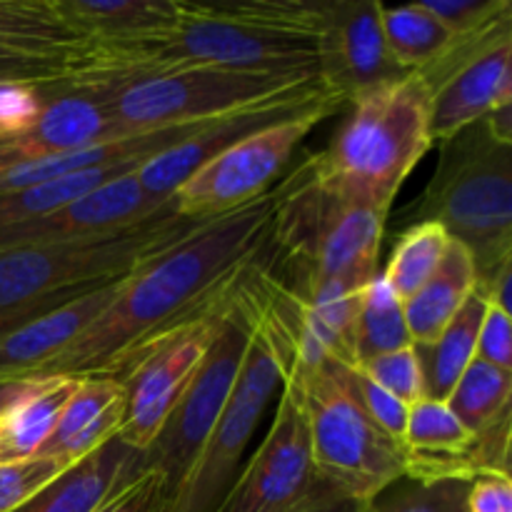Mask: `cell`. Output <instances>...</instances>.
<instances>
[{
  "label": "cell",
  "instance_id": "6da1fadb",
  "mask_svg": "<svg viewBox=\"0 0 512 512\" xmlns=\"http://www.w3.org/2000/svg\"><path fill=\"white\" fill-rule=\"evenodd\" d=\"M280 185L208 218L125 280L113 303L40 373L118 375L140 348L215 303L268 240Z\"/></svg>",
  "mask_w": 512,
  "mask_h": 512
},
{
  "label": "cell",
  "instance_id": "7a4b0ae2",
  "mask_svg": "<svg viewBox=\"0 0 512 512\" xmlns=\"http://www.w3.org/2000/svg\"><path fill=\"white\" fill-rule=\"evenodd\" d=\"M388 210L345 198L320 183L308 160L280 183L258 268L295 303L363 293L378 275Z\"/></svg>",
  "mask_w": 512,
  "mask_h": 512
},
{
  "label": "cell",
  "instance_id": "3957f363",
  "mask_svg": "<svg viewBox=\"0 0 512 512\" xmlns=\"http://www.w3.org/2000/svg\"><path fill=\"white\" fill-rule=\"evenodd\" d=\"M255 260V258H253ZM253 260L235 280V295L250 320V343L228 405L183 483L170 495L165 512H220L240 475L243 455L270 400L283 385L295 358V335Z\"/></svg>",
  "mask_w": 512,
  "mask_h": 512
},
{
  "label": "cell",
  "instance_id": "277c9868",
  "mask_svg": "<svg viewBox=\"0 0 512 512\" xmlns=\"http://www.w3.org/2000/svg\"><path fill=\"white\" fill-rule=\"evenodd\" d=\"M350 108L333 143L308 165L320 183L345 198L390 213L398 190L433 145L430 88L423 75L410 73Z\"/></svg>",
  "mask_w": 512,
  "mask_h": 512
},
{
  "label": "cell",
  "instance_id": "5b68a950",
  "mask_svg": "<svg viewBox=\"0 0 512 512\" xmlns=\"http://www.w3.org/2000/svg\"><path fill=\"white\" fill-rule=\"evenodd\" d=\"M405 225L438 223L470 250L475 285L512 263V143L478 120L440 143L433 180L418 205L403 213Z\"/></svg>",
  "mask_w": 512,
  "mask_h": 512
},
{
  "label": "cell",
  "instance_id": "8992f818",
  "mask_svg": "<svg viewBox=\"0 0 512 512\" xmlns=\"http://www.w3.org/2000/svg\"><path fill=\"white\" fill-rule=\"evenodd\" d=\"M208 218H185L173 198L140 223L105 233L75 235L53 243L0 253V313L125 278L165 250L183 243Z\"/></svg>",
  "mask_w": 512,
  "mask_h": 512
},
{
  "label": "cell",
  "instance_id": "52a82bcc",
  "mask_svg": "<svg viewBox=\"0 0 512 512\" xmlns=\"http://www.w3.org/2000/svg\"><path fill=\"white\" fill-rule=\"evenodd\" d=\"M98 90L110 113L130 133L208 123L275 98L318 88V73H258V70L173 65L108 78H68Z\"/></svg>",
  "mask_w": 512,
  "mask_h": 512
},
{
  "label": "cell",
  "instance_id": "ba28073f",
  "mask_svg": "<svg viewBox=\"0 0 512 512\" xmlns=\"http://www.w3.org/2000/svg\"><path fill=\"white\" fill-rule=\"evenodd\" d=\"M303 390L315 475L358 503L405 478V450L370 420L353 370L333 358L293 360Z\"/></svg>",
  "mask_w": 512,
  "mask_h": 512
},
{
  "label": "cell",
  "instance_id": "9c48e42d",
  "mask_svg": "<svg viewBox=\"0 0 512 512\" xmlns=\"http://www.w3.org/2000/svg\"><path fill=\"white\" fill-rule=\"evenodd\" d=\"M248 343L250 320L235 295L233 283L228 308H225L218 335H215L203 365L190 380L188 390L178 400L173 413L168 415L160 433L143 453V473L145 470L158 473L170 495L183 483L190 465L203 450L205 440L218 425L230 393H233L235 380H238Z\"/></svg>",
  "mask_w": 512,
  "mask_h": 512
},
{
  "label": "cell",
  "instance_id": "30bf717a",
  "mask_svg": "<svg viewBox=\"0 0 512 512\" xmlns=\"http://www.w3.org/2000/svg\"><path fill=\"white\" fill-rule=\"evenodd\" d=\"M230 288L203 313L150 340L118 370V375H110L125 388V420L118 430L120 443L138 453H145L153 443L218 335Z\"/></svg>",
  "mask_w": 512,
  "mask_h": 512
},
{
  "label": "cell",
  "instance_id": "8fae6325",
  "mask_svg": "<svg viewBox=\"0 0 512 512\" xmlns=\"http://www.w3.org/2000/svg\"><path fill=\"white\" fill-rule=\"evenodd\" d=\"M153 70L173 65L258 70V73H318L315 38L283 33L240 20L220 5L183 3V18L150 58Z\"/></svg>",
  "mask_w": 512,
  "mask_h": 512
},
{
  "label": "cell",
  "instance_id": "7c38bea8",
  "mask_svg": "<svg viewBox=\"0 0 512 512\" xmlns=\"http://www.w3.org/2000/svg\"><path fill=\"white\" fill-rule=\"evenodd\" d=\"M338 110H343V105H325L295 120L258 130L218 153L175 190V210L185 218H215L265 195L273 180L288 168L295 148L308 138L310 130Z\"/></svg>",
  "mask_w": 512,
  "mask_h": 512
},
{
  "label": "cell",
  "instance_id": "4fadbf2b",
  "mask_svg": "<svg viewBox=\"0 0 512 512\" xmlns=\"http://www.w3.org/2000/svg\"><path fill=\"white\" fill-rule=\"evenodd\" d=\"M420 75L430 88V138L445 143L512 103V18L460 38Z\"/></svg>",
  "mask_w": 512,
  "mask_h": 512
},
{
  "label": "cell",
  "instance_id": "5bb4252c",
  "mask_svg": "<svg viewBox=\"0 0 512 512\" xmlns=\"http://www.w3.org/2000/svg\"><path fill=\"white\" fill-rule=\"evenodd\" d=\"M293 360L283 375L273 425L248 465L240 468L238 480L220 512H288L313 485L310 430Z\"/></svg>",
  "mask_w": 512,
  "mask_h": 512
},
{
  "label": "cell",
  "instance_id": "9a60e30c",
  "mask_svg": "<svg viewBox=\"0 0 512 512\" xmlns=\"http://www.w3.org/2000/svg\"><path fill=\"white\" fill-rule=\"evenodd\" d=\"M380 13L383 5L378 0H333L323 5L315 35L318 80L345 105L410 75L390 58Z\"/></svg>",
  "mask_w": 512,
  "mask_h": 512
},
{
  "label": "cell",
  "instance_id": "2e32d148",
  "mask_svg": "<svg viewBox=\"0 0 512 512\" xmlns=\"http://www.w3.org/2000/svg\"><path fill=\"white\" fill-rule=\"evenodd\" d=\"M325 105H343L345 108L343 100H338L335 95H330L323 85H318V88L305 90V93L288 95V98H275L268 100V103L253 105V108H245L238 110V113L210 120V123H205L193 138L175 145V148L165 150L158 158L148 160V163L135 173L138 175L140 188H143L153 200L165 203V200L173 198L175 190H178L200 165H205L218 153L233 148L235 143L250 138V135L258 133V130L285 123V120H295L300 118V115H308L313 113V110L325 108Z\"/></svg>",
  "mask_w": 512,
  "mask_h": 512
},
{
  "label": "cell",
  "instance_id": "e0dca14e",
  "mask_svg": "<svg viewBox=\"0 0 512 512\" xmlns=\"http://www.w3.org/2000/svg\"><path fill=\"white\" fill-rule=\"evenodd\" d=\"M125 135L135 133L118 123L98 90L65 78L60 83L45 85L38 115L23 133L8 140V145L18 153L20 163H30L93 148Z\"/></svg>",
  "mask_w": 512,
  "mask_h": 512
},
{
  "label": "cell",
  "instance_id": "ac0fdd59",
  "mask_svg": "<svg viewBox=\"0 0 512 512\" xmlns=\"http://www.w3.org/2000/svg\"><path fill=\"white\" fill-rule=\"evenodd\" d=\"M168 203V200H165ZM165 203L153 200L138 183V175L130 173L113 183L103 185L95 193L65 205V208L45 213L25 223L0 228V253L25 245L53 243V240L75 238V235L105 233V230L125 228L140 223L148 215L158 213Z\"/></svg>",
  "mask_w": 512,
  "mask_h": 512
},
{
  "label": "cell",
  "instance_id": "d6986e66",
  "mask_svg": "<svg viewBox=\"0 0 512 512\" xmlns=\"http://www.w3.org/2000/svg\"><path fill=\"white\" fill-rule=\"evenodd\" d=\"M130 275L83 290L65 303L50 308L48 313L3 335L0 338V380L10 383L15 378L40 373L113 303Z\"/></svg>",
  "mask_w": 512,
  "mask_h": 512
},
{
  "label": "cell",
  "instance_id": "ffe728a7",
  "mask_svg": "<svg viewBox=\"0 0 512 512\" xmlns=\"http://www.w3.org/2000/svg\"><path fill=\"white\" fill-rule=\"evenodd\" d=\"M78 380L35 373L0 385V465L30 460L43 450Z\"/></svg>",
  "mask_w": 512,
  "mask_h": 512
},
{
  "label": "cell",
  "instance_id": "44dd1931",
  "mask_svg": "<svg viewBox=\"0 0 512 512\" xmlns=\"http://www.w3.org/2000/svg\"><path fill=\"white\" fill-rule=\"evenodd\" d=\"M125 420V388L110 375H83L60 410L53 435L40 458H53L65 468L88 458L118 435Z\"/></svg>",
  "mask_w": 512,
  "mask_h": 512
},
{
  "label": "cell",
  "instance_id": "7402d4cb",
  "mask_svg": "<svg viewBox=\"0 0 512 512\" xmlns=\"http://www.w3.org/2000/svg\"><path fill=\"white\" fill-rule=\"evenodd\" d=\"M140 475L143 453L120 443L115 435L13 512H95Z\"/></svg>",
  "mask_w": 512,
  "mask_h": 512
},
{
  "label": "cell",
  "instance_id": "603a6c76",
  "mask_svg": "<svg viewBox=\"0 0 512 512\" xmlns=\"http://www.w3.org/2000/svg\"><path fill=\"white\" fill-rule=\"evenodd\" d=\"M0 53L53 60L78 70L93 55L53 0H0Z\"/></svg>",
  "mask_w": 512,
  "mask_h": 512
},
{
  "label": "cell",
  "instance_id": "cb8c5ba5",
  "mask_svg": "<svg viewBox=\"0 0 512 512\" xmlns=\"http://www.w3.org/2000/svg\"><path fill=\"white\" fill-rule=\"evenodd\" d=\"M475 293V263L460 240L450 238L438 273L403 303L405 325L413 345H430L440 338L465 300Z\"/></svg>",
  "mask_w": 512,
  "mask_h": 512
},
{
  "label": "cell",
  "instance_id": "d4e9b609",
  "mask_svg": "<svg viewBox=\"0 0 512 512\" xmlns=\"http://www.w3.org/2000/svg\"><path fill=\"white\" fill-rule=\"evenodd\" d=\"M485 308H488V303L473 293L435 343L415 345L420 373H423V390L428 400L445 403L460 375L473 363Z\"/></svg>",
  "mask_w": 512,
  "mask_h": 512
},
{
  "label": "cell",
  "instance_id": "484cf974",
  "mask_svg": "<svg viewBox=\"0 0 512 512\" xmlns=\"http://www.w3.org/2000/svg\"><path fill=\"white\" fill-rule=\"evenodd\" d=\"M380 23L390 58L405 73H423L443 60L460 40L435 15H430L423 3L383 8Z\"/></svg>",
  "mask_w": 512,
  "mask_h": 512
},
{
  "label": "cell",
  "instance_id": "4316f807",
  "mask_svg": "<svg viewBox=\"0 0 512 512\" xmlns=\"http://www.w3.org/2000/svg\"><path fill=\"white\" fill-rule=\"evenodd\" d=\"M448 243L450 235L438 223L405 225L395 240L388 265L380 273L400 303H408L438 273Z\"/></svg>",
  "mask_w": 512,
  "mask_h": 512
},
{
  "label": "cell",
  "instance_id": "83f0119b",
  "mask_svg": "<svg viewBox=\"0 0 512 512\" xmlns=\"http://www.w3.org/2000/svg\"><path fill=\"white\" fill-rule=\"evenodd\" d=\"M410 345L413 340L405 325L403 303L378 273L365 288L358 323H355V365L368 363L378 355L410 348Z\"/></svg>",
  "mask_w": 512,
  "mask_h": 512
},
{
  "label": "cell",
  "instance_id": "f1b7e54d",
  "mask_svg": "<svg viewBox=\"0 0 512 512\" xmlns=\"http://www.w3.org/2000/svg\"><path fill=\"white\" fill-rule=\"evenodd\" d=\"M510 393L512 373H505V370L493 368L485 360L473 358V363L460 375L445 403L470 433H480V430L490 428L500 415L512 410Z\"/></svg>",
  "mask_w": 512,
  "mask_h": 512
},
{
  "label": "cell",
  "instance_id": "f546056e",
  "mask_svg": "<svg viewBox=\"0 0 512 512\" xmlns=\"http://www.w3.org/2000/svg\"><path fill=\"white\" fill-rule=\"evenodd\" d=\"M470 438L473 433L460 423L448 403L428 398L418 400L410 405L408 425H405V465L448 458L468 448Z\"/></svg>",
  "mask_w": 512,
  "mask_h": 512
},
{
  "label": "cell",
  "instance_id": "4dcf8cb0",
  "mask_svg": "<svg viewBox=\"0 0 512 512\" xmlns=\"http://www.w3.org/2000/svg\"><path fill=\"white\" fill-rule=\"evenodd\" d=\"M468 485L465 480L420 483L413 478H400L363 503L360 512H465Z\"/></svg>",
  "mask_w": 512,
  "mask_h": 512
},
{
  "label": "cell",
  "instance_id": "1f68e13d",
  "mask_svg": "<svg viewBox=\"0 0 512 512\" xmlns=\"http://www.w3.org/2000/svg\"><path fill=\"white\" fill-rule=\"evenodd\" d=\"M353 370H358L365 378L373 380L375 385L388 390L390 395H395L408 408L425 398L423 373H420V360L418 353H415V345L395 350V353L388 355H378V358L368 360V363L355 365Z\"/></svg>",
  "mask_w": 512,
  "mask_h": 512
},
{
  "label": "cell",
  "instance_id": "d6a6232c",
  "mask_svg": "<svg viewBox=\"0 0 512 512\" xmlns=\"http://www.w3.org/2000/svg\"><path fill=\"white\" fill-rule=\"evenodd\" d=\"M423 8L455 38H470L500 20L512 18L510 0H423Z\"/></svg>",
  "mask_w": 512,
  "mask_h": 512
},
{
  "label": "cell",
  "instance_id": "836d02e7",
  "mask_svg": "<svg viewBox=\"0 0 512 512\" xmlns=\"http://www.w3.org/2000/svg\"><path fill=\"white\" fill-rule=\"evenodd\" d=\"M65 470L63 463L53 458L20 460V463L0 465V512H13L28 503L35 493L53 483Z\"/></svg>",
  "mask_w": 512,
  "mask_h": 512
},
{
  "label": "cell",
  "instance_id": "e575fe53",
  "mask_svg": "<svg viewBox=\"0 0 512 512\" xmlns=\"http://www.w3.org/2000/svg\"><path fill=\"white\" fill-rule=\"evenodd\" d=\"M353 380H355V388H358L360 403H363L365 413L370 415V420H373V423L378 425L388 438H393L395 443L403 445L405 425H408V413H410L408 405L400 403L395 395H390L388 390L375 385L373 380H368L363 373H358V370H353Z\"/></svg>",
  "mask_w": 512,
  "mask_h": 512
},
{
  "label": "cell",
  "instance_id": "d590c367",
  "mask_svg": "<svg viewBox=\"0 0 512 512\" xmlns=\"http://www.w3.org/2000/svg\"><path fill=\"white\" fill-rule=\"evenodd\" d=\"M75 68L53 60L0 53V88H45L70 78Z\"/></svg>",
  "mask_w": 512,
  "mask_h": 512
},
{
  "label": "cell",
  "instance_id": "8d00e7d4",
  "mask_svg": "<svg viewBox=\"0 0 512 512\" xmlns=\"http://www.w3.org/2000/svg\"><path fill=\"white\" fill-rule=\"evenodd\" d=\"M475 358L485 360L505 373H512V315L508 310H500L495 305L485 308Z\"/></svg>",
  "mask_w": 512,
  "mask_h": 512
},
{
  "label": "cell",
  "instance_id": "74e56055",
  "mask_svg": "<svg viewBox=\"0 0 512 512\" xmlns=\"http://www.w3.org/2000/svg\"><path fill=\"white\" fill-rule=\"evenodd\" d=\"M170 493L158 473L145 470L138 480L125 485L123 490L105 500L95 512H165Z\"/></svg>",
  "mask_w": 512,
  "mask_h": 512
},
{
  "label": "cell",
  "instance_id": "f35d334b",
  "mask_svg": "<svg viewBox=\"0 0 512 512\" xmlns=\"http://www.w3.org/2000/svg\"><path fill=\"white\" fill-rule=\"evenodd\" d=\"M465 512H512L510 475L485 473L470 480L465 493Z\"/></svg>",
  "mask_w": 512,
  "mask_h": 512
},
{
  "label": "cell",
  "instance_id": "ab89813d",
  "mask_svg": "<svg viewBox=\"0 0 512 512\" xmlns=\"http://www.w3.org/2000/svg\"><path fill=\"white\" fill-rule=\"evenodd\" d=\"M360 508H363V503H358L350 495L340 493L338 488H333V485L325 483V480H320L315 475L313 485L305 493V498L288 512H360Z\"/></svg>",
  "mask_w": 512,
  "mask_h": 512
},
{
  "label": "cell",
  "instance_id": "60d3db41",
  "mask_svg": "<svg viewBox=\"0 0 512 512\" xmlns=\"http://www.w3.org/2000/svg\"><path fill=\"white\" fill-rule=\"evenodd\" d=\"M85 290H88V288H85ZM78 293H83V290H75V293H63V295H50V298L35 300V303L20 305V308L8 310V313H0V338H3V335H8L10 330L20 328L23 323H28V320H33V318H38V315L48 313L50 308L65 303V300L73 298V295H78Z\"/></svg>",
  "mask_w": 512,
  "mask_h": 512
},
{
  "label": "cell",
  "instance_id": "b9f144b4",
  "mask_svg": "<svg viewBox=\"0 0 512 512\" xmlns=\"http://www.w3.org/2000/svg\"><path fill=\"white\" fill-rule=\"evenodd\" d=\"M18 163H20L18 153H15L8 143H0V173H5V170L13 168V165Z\"/></svg>",
  "mask_w": 512,
  "mask_h": 512
},
{
  "label": "cell",
  "instance_id": "7bdbcfd3",
  "mask_svg": "<svg viewBox=\"0 0 512 512\" xmlns=\"http://www.w3.org/2000/svg\"><path fill=\"white\" fill-rule=\"evenodd\" d=\"M0 385H5V380H0Z\"/></svg>",
  "mask_w": 512,
  "mask_h": 512
},
{
  "label": "cell",
  "instance_id": "ee69618b",
  "mask_svg": "<svg viewBox=\"0 0 512 512\" xmlns=\"http://www.w3.org/2000/svg\"><path fill=\"white\" fill-rule=\"evenodd\" d=\"M0 143H5V140H0Z\"/></svg>",
  "mask_w": 512,
  "mask_h": 512
},
{
  "label": "cell",
  "instance_id": "f6af8a7d",
  "mask_svg": "<svg viewBox=\"0 0 512 512\" xmlns=\"http://www.w3.org/2000/svg\"><path fill=\"white\" fill-rule=\"evenodd\" d=\"M0 140H3V138H0Z\"/></svg>",
  "mask_w": 512,
  "mask_h": 512
}]
</instances>
